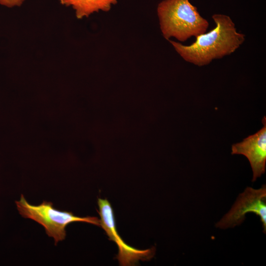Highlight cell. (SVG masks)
<instances>
[{
  "mask_svg": "<svg viewBox=\"0 0 266 266\" xmlns=\"http://www.w3.org/2000/svg\"><path fill=\"white\" fill-rule=\"evenodd\" d=\"M15 203L19 214L42 225L46 234L52 237L55 244L64 240L66 236V228L70 223L75 222H85L100 227V220L96 217H81L72 212L60 211L54 207L51 202L43 201L34 205L29 203L23 195Z\"/></svg>",
  "mask_w": 266,
  "mask_h": 266,
  "instance_id": "3",
  "label": "cell"
},
{
  "mask_svg": "<svg viewBox=\"0 0 266 266\" xmlns=\"http://www.w3.org/2000/svg\"><path fill=\"white\" fill-rule=\"evenodd\" d=\"M253 212L260 217L264 232L266 231V186L259 189L247 187L239 195L230 210L219 221L216 227L222 229L233 228L240 225L245 215Z\"/></svg>",
  "mask_w": 266,
  "mask_h": 266,
  "instance_id": "5",
  "label": "cell"
},
{
  "mask_svg": "<svg viewBox=\"0 0 266 266\" xmlns=\"http://www.w3.org/2000/svg\"><path fill=\"white\" fill-rule=\"evenodd\" d=\"M215 27L207 33L196 37L189 45L168 40L176 51L186 62L202 66L213 60L233 53L245 41V35L237 32L235 24L228 15L215 14L212 16Z\"/></svg>",
  "mask_w": 266,
  "mask_h": 266,
  "instance_id": "1",
  "label": "cell"
},
{
  "mask_svg": "<svg viewBox=\"0 0 266 266\" xmlns=\"http://www.w3.org/2000/svg\"><path fill=\"white\" fill-rule=\"evenodd\" d=\"M25 0H0V4L7 7L20 6Z\"/></svg>",
  "mask_w": 266,
  "mask_h": 266,
  "instance_id": "8",
  "label": "cell"
},
{
  "mask_svg": "<svg viewBox=\"0 0 266 266\" xmlns=\"http://www.w3.org/2000/svg\"><path fill=\"white\" fill-rule=\"evenodd\" d=\"M60 3L66 6H71L75 10V16L78 19L88 17L91 14L100 10L107 12L112 5L116 4L118 0H59Z\"/></svg>",
  "mask_w": 266,
  "mask_h": 266,
  "instance_id": "7",
  "label": "cell"
},
{
  "mask_svg": "<svg viewBox=\"0 0 266 266\" xmlns=\"http://www.w3.org/2000/svg\"><path fill=\"white\" fill-rule=\"evenodd\" d=\"M161 31L167 40L171 37L184 42L206 33L208 21L189 0H164L157 6Z\"/></svg>",
  "mask_w": 266,
  "mask_h": 266,
  "instance_id": "2",
  "label": "cell"
},
{
  "mask_svg": "<svg viewBox=\"0 0 266 266\" xmlns=\"http://www.w3.org/2000/svg\"><path fill=\"white\" fill-rule=\"evenodd\" d=\"M263 128L242 141L232 146V154L245 156L250 162L253 171L252 181L265 172L266 163V118L262 120Z\"/></svg>",
  "mask_w": 266,
  "mask_h": 266,
  "instance_id": "6",
  "label": "cell"
},
{
  "mask_svg": "<svg viewBox=\"0 0 266 266\" xmlns=\"http://www.w3.org/2000/svg\"><path fill=\"white\" fill-rule=\"evenodd\" d=\"M99 213L100 227L105 232L109 239L114 241L119 251L116 258L120 265L134 266L139 260L147 261L153 257L155 249L139 250L127 244L121 237L116 229L113 209L106 199L98 198Z\"/></svg>",
  "mask_w": 266,
  "mask_h": 266,
  "instance_id": "4",
  "label": "cell"
}]
</instances>
